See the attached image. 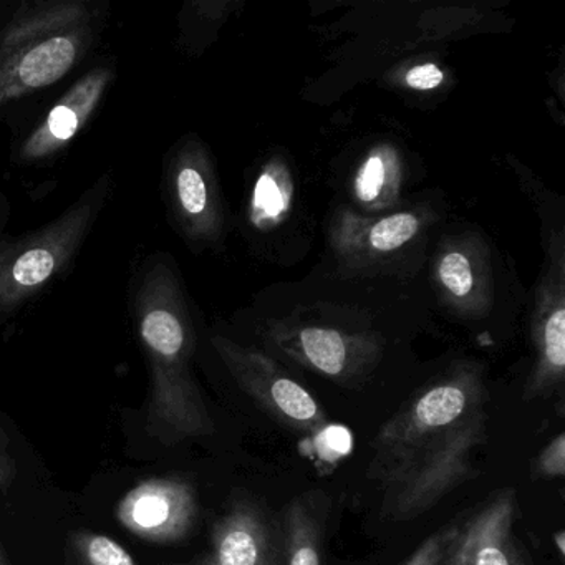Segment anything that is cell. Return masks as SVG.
<instances>
[{
	"label": "cell",
	"instance_id": "1",
	"mask_svg": "<svg viewBox=\"0 0 565 565\" xmlns=\"http://www.w3.org/2000/svg\"><path fill=\"white\" fill-rule=\"evenodd\" d=\"M488 439V393L472 369H458L412 396L372 439L369 478L380 511L395 522L428 514L475 476Z\"/></svg>",
	"mask_w": 565,
	"mask_h": 565
},
{
	"label": "cell",
	"instance_id": "2",
	"mask_svg": "<svg viewBox=\"0 0 565 565\" xmlns=\"http://www.w3.org/2000/svg\"><path fill=\"white\" fill-rule=\"evenodd\" d=\"M107 190L104 180L55 223L15 243H0V316L14 312L67 266L87 237Z\"/></svg>",
	"mask_w": 565,
	"mask_h": 565
},
{
	"label": "cell",
	"instance_id": "3",
	"mask_svg": "<svg viewBox=\"0 0 565 565\" xmlns=\"http://www.w3.org/2000/svg\"><path fill=\"white\" fill-rule=\"evenodd\" d=\"M216 349L241 388L277 425L307 439L327 431L330 419L322 405L270 356L224 339H216Z\"/></svg>",
	"mask_w": 565,
	"mask_h": 565
},
{
	"label": "cell",
	"instance_id": "4",
	"mask_svg": "<svg viewBox=\"0 0 565 565\" xmlns=\"http://www.w3.org/2000/svg\"><path fill=\"white\" fill-rule=\"evenodd\" d=\"M90 41L87 22L0 49V107L57 84L82 61Z\"/></svg>",
	"mask_w": 565,
	"mask_h": 565
},
{
	"label": "cell",
	"instance_id": "5",
	"mask_svg": "<svg viewBox=\"0 0 565 565\" xmlns=\"http://www.w3.org/2000/svg\"><path fill=\"white\" fill-rule=\"evenodd\" d=\"M137 312L145 345L158 362L167 363L173 375L174 386L184 402L190 403L193 408L204 409L196 393L193 392V386L174 375L184 353L188 352L190 330L184 319L177 280L163 264L150 270L145 277L138 294Z\"/></svg>",
	"mask_w": 565,
	"mask_h": 565
},
{
	"label": "cell",
	"instance_id": "6",
	"mask_svg": "<svg viewBox=\"0 0 565 565\" xmlns=\"http://www.w3.org/2000/svg\"><path fill=\"white\" fill-rule=\"evenodd\" d=\"M198 565H282L279 515L257 495H237L214 525L210 552Z\"/></svg>",
	"mask_w": 565,
	"mask_h": 565
},
{
	"label": "cell",
	"instance_id": "7",
	"mask_svg": "<svg viewBox=\"0 0 565 565\" xmlns=\"http://www.w3.org/2000/svg\"><path fill=\"white\" fill-rule=\"evenodd\" d=\"M111 81L110 67H97L85 74L25 138L19 148V161L38 163L61 153L90 120Z\"/></svg>",
	"mask_w": 565,
	"mask_h": 565
},
{
	"label": "cell",
	"instance_id": "8",
	"mask_svg": "<svg viewBox=\"0 0 565 565\" xmlns=\"http://www.w3.org/2000/svg\"><path fill=\"white\" fill-rule=\"evenodd\" d=\"M518 498L511 488L461 518L462 565H527L515 541Z\"/></svg>",
	"mask_w": 565,
	"mask_h": 565
},
{
	"label": "cell",
	"instance_id": "9",
	"mask_svg": "<svg viewBox=\"0 0 565 565\" xmlns=\"http://www.w3.org/2000/svg\"><path fill=\"white\" fill-rule=\"evenodd\" d=\"M329 499L322 491L296 495L279 514L282 565H322Z\"/></svg>",
	"mask_w": 565,
	"mask_h": 565
},
{
	"label": "cell",
	"instance_id": "10",
	"mask_svg": "<svg viewBox=\"0 0 565 565\" xmlns=\"http://www.w3.org/2000/svg\"><path fill=\"white\" fill-rule=\"evenodd\" d=\"M280 349L320 375L340 382L355 379L366 365L365 347L332 329L307 327L297 330L289 340H280Z\"/></svg>",
	"mask_w": 565,
	"mask_h": 565
},
{
	"label": "cell",
	"instance_id": "11",
	"mask_svg": "<svg viewBox=\"0 0 565 565\" xmlns=\"http://www.w3.org/2000/svg\"><path fill=\"white\" fill-rule=\"evenodd\" d=\"M201 160L194 148H184L173 161L170 173L174 211L193 236L210 233L216 223L213 190Z\"/></svg>",
	"mask_w": 565,
	"mask_h": 565
},
{
	"label": "cell",
	"instance_id": "12",
	"mask_svg": "<svg viewBox=\"0 0 565 565\" xmlns=\"http://www.w3.org/2000/svg\"><path fill=\"white\" fill-rule=\"evenodd\" d=\"M130 518L137 527L154 532H181L194 518V498L181 484L143 489L130 502Z\"/></svg>",
	"mask_w": 565,
	"mask_h": 565
},
{
	"label": "cell",
	"instance_id": "13",
	"mask_svg": "<svg viewBox=\"0 0 565 565\" xmlns=\"http://www.w3.org/2000/svg\"><path fill=\"white\" fill-rule=\"evenodd\" d=\"M537 362L524 388V399L554 395L564 382L565 309L561 302L545 317L535 335Z\"/></svg>",
	"mask_w": 565,
	"mask_h": 565
},
{
	"label": "cell",
	"instance_id": "14",
	"mask_svg": "<svg viewBox=\"0 0 565 565\" xmlns=\"http://www.w3.org/2000/svg\"><path fill=\"white\" fill-rule=\"evenodd\" d=\"M403 565H462L461 519L428 535Z\"/></svg>",
	"mask_w": 565,
	"mask_h": 565
},
{
	"label": "cell",
	"instance_id": "15",
	"mask_svg": "<svg viewBox=\"0 0 565 565\" xmlns=\"http://www.w3.org/2000/svg\"><path fill=\"white\" fill-rule=\"evenodd\" d=\"M419 230V221L415 214L399 213L379 221L370 231V244L376 250L390 253L405 246Z\"/></svg>",
	"mask_w": 565,
	"mask_h": 565
},
{
	"label": "cell",
	"instance_id": "16",
	"mask_svg": "<svg viewBox=\"0 0 565 565\" xmlns=\"http://www.w3.org/2000/svg\"><path fill=\"white\" fill-rule=\"evenodd\" d=\"M439 279L445 284L446 289L455 297H466L471 292L472 270L471 263L462 253L446 254L439 264Z\"/></svg>",
	"mask_w": 565,
	"mask_h": 565
},
{
	"label": "cell",
	"instance_id": "17",
	"mask_svg": "<svg viewBox=\"0 0 565 565\" xmlns=\"http://www.w3.org/2000/svg\"><path fill=\"white\" fill-rule=\"evenodd\" d=\"M534 478L555 479L565 475V435L558 433L535 458L532 465Z\"/></svg>",
	"mask_w": 565,
	"mask_h": 565
},
{
	"label": "cell",
	"instance_id": "18",
	"mask_svg": "<svg viewBox=\"0 0 565 565\" xmlns=\"http://www.w3.org/2000/svg\"><path fill=\"white\" fill-rule=\"evenodd\" d=\"M385 161L380 154H373L363 164L355 181L356 196L362 201H375L385 184Z\"/></svg>",
	"mask_w": 565,
	"mask_h": 565
},
{
	"label": "cell",
	"instance_id": "19",
	"mask_svg": "<svg viewBox=\"0 0 565 565\" xmlns=\"http://www.w3.org/2000/svg\"><path fill=\"white\" fill-rule=\"evenodd\" d=\"M287 203L286 193L279 186L273 174L266 173L260 178L256 188V196H254V206L263 214L264 217H276L286 211Z\"/></svg>",
	"mask_w": 565,
	"mask_h": 565
},
{
	"label": "cell",
	"instance_id": "20",
	"mask_svg": "<svg viewBox=\"0 0 565 565\" xmlns=\"http://www.w3.org/2000/svg\"><path fill=\"white\" fill-rule=\"evenodd\" d=\"M87 555L92 565H135L120 544L104 535H95L88 541Z\"/></svg>",
	"mask_w": 565,
	"mask_h": 565
},
{
	"label": "cell",
	"instance_id": "21",
	"mask_svg": "<svg viewBox=\"0 0 565 565\" xmlns=\"http://www.w3.org/2000/svg\"><path fill=\"white\" fill-rule=\"evenodd\" d=\"M406 85L415 90H433L445 82V74L435 64L418 65L406 74Z\"/></svg>",
	"mask_w": 565,
	"mask_h": 565
},
{
	"label": "cell",
	"instance_id": "22",
	"mask_svg": "<svg viewBox=\"0 0 565 565\" xmlns=\"http://www.w3.org/2000/svg\"><path fill=\"white\" fill-rule=\"evenodd\" d=\"M554 539H555V542H557L558 554H561V557H564V552H565L564 531H558L557 534L554 535Z\"/></svg>",
	"mask_w": 565,
	"mask_h": 565
}]
</instances>
